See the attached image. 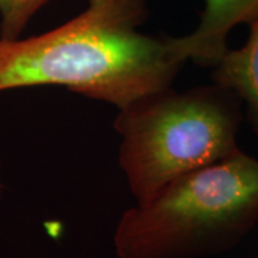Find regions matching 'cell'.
Returning a JSON list of instances; mask_svg holds the SVG:
<instances>
[{"label":"cell","mask_w":258,"mask_h":258,"mask_svg":"<svg viewBox=\"0 0 258 258\" xmlns=\"http://www.w3.org/2000/svg\"><path fill=\"white\" fill-rule=\"evenodd\" d=\"M257 224L258 158L241 151L122 212L113 249L118 258H208L237 247Z\"/></svg>","instance_id":"7a4b0ae2"},{"label":"cell","mask_w":258,"mask_h":258,"mask_svg":"<svg viewBox=\"0 0 258 258\" xmlns=\"http://www.w3.org/2000/svg\"><path fill=\"white\" fill-rule=\"evenodd\" d=\"M3 191V182H2V175H0V194Z\"/></svg>","instance_id":"52a82bcc"},{"label":"cell","mask_w":258,"mask_h":258,"mask_svg":"<svg viewBox=\"0 0 258 258\" xmlns=\"http://www.w3.org/2000/svg\"><path fill=\"white\" fill-rule=\"evenodd\" d=\"M147 0H88L71 20L42 35L0 37V92L62 86L118 111L171 88L185 62L171 36L141 30Z\"/></svg>","instance_id":"6da1fadb"},{"label":"cell","mask_w":258,"mask_h":258,"mask_svg":"<svg viewBox=\"0 0 258 258\" xmlns=\"http://www.w3.org/2000/svg\"><path fill=\"white\" fill-rule=\"evenodd\" d=\"M258 19V0H204V10L197 28L184 36H171L175 53L185 63L211 66L228 52V36L240 25Z\"/></svg>","instance_id":"277c9868"},{"label":"cell","mask_w":258,"mask_h":258,"mask_svg":"<svg viewBox=\"0 0 258 258\" xmlns=\"http://www.w3.org/2000/svg\"><path fill=\"white\" fill-rule=\"evenodd\" d=\"M50 0H0V37L18 39Z\"/></svg>","instance_id":"8992f818"},{"label":"cell","mask_w":258,"mask_h":258,"mask_svg":"<svg viewBox=\"0 0 258 258\" xmlns=\"http://www.w3.org/2000/svg\"><path fill=\"white\" fill-rule=\"evenodd\" d=\"M212 82L238 95L249 125L258 134V19L249 25L247 42L241 47L228 49L212 68Z\"/></svg>","instance_id":"5b68a950"},{"label":"cell","mask_w":258,"mask_h":258,"mask_svg":"<svg viewBox=\"0 0 258 258\" xmlns=\"http://www.w3.org/2000/svg\"><path fill=\"white\" fill-rule=\"evenodd\" d=\"M242 101L220 83L172 86L119 109V168L135 203L169 181L241 152Z\"/></svg>","instance_id":"3957f363"}]
</instances>
